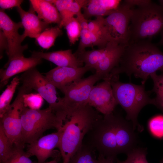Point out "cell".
Returning a JSON list of instances; mask_svg holds the SVG:
<instances>
[{
  "instance_id": "cell-21",
  "label": "cell",
  "mask_w": 163,
  "mask_h": 163,
  "mask_svg": "<svg viewBox=\"0 0 163 163\" xmlns=\"http://www.w3.org/2000/svg\"><path fill=\"white\" fill-rule=\"evenodd\" d=\"M51 1L60 14L61 22L58 26L61 29L68 20L81 12V9L85 4L83 0H51Z\"/></svg>"
},
{
  "instance_id": "cell-14",
  "label": "cell",
  "mask_w": 163,
  "mask_h": 163,
  "mask_svg": "<svg viewBox=\"0 0 163 163\" xmlns=\"http://www.w3.org/2000/svg\"><path fill=\"white\" fill-rule=\"evenodd\" d=\"M92 69L86 65L77 68L57 66L45 73V76L61 91L65 87L81 79L86 72Z\"/></svg>"
},
{
  "instance_id": "cell-23",
  "label": "cell",
  "mask_w": 163,
  "mask_h": 163,
  "mask_svg": "<svg viewBox=\"0 0 163 163\" xmlns=\"http://www.w3.org/2000/svg\"><path fill=\"white\" fill-rule=\"evenodd\" d=\"M96 152L91 145L83 142L82 145L69 163H98Z\"/></svg>"
},
{
  "instance_id": "cell-11",
  "label": "cell",
  "mask_w": 163,
  "mask_h": 163,
  "mask_svg": "<svg viewBox=\"0 0 163 163\" xmlns=\"http://www.w3.org/2000/svg\"><path fill=\"white\" fill-rule=\"evenodd\" d=\"M23 27L21 22L14 21L3 10H0V28L3 32L8 44L6 51L8 56V63L11 60L24 56L23 53L28 47L27 45H21L23 41L18 32Z\"/></svg>"
},
{
  "instance_id": "cell-6",
  "label": "cell",
  "mask_w": 163,
  "mask_h": 163,
  "mask_svg": "<svg viewBox=\"0 0 163 163\" xmlns=\"http://www.w3.org/2000/svg\"><path fill=\"white\" fill-rule=\"evenodd\" d=\"M21 142L24 145L41 137L46 130H59L62 120L49 107L43 109H32L24 106L21 113Z\"/></svg>"
},
{
  "instance_id": "cell-33",
  "label": "cell",
  "mask_w": 163,
  "mask_h": 163,
  "mask_svg": "<svg viewBox=\"0 0 163 163\" xmlns=\"http://www.w3.org/2000/svg\"><path fill=\"white\" fill-rule=\"evenodd\" d=\"M43 99L38 93L26 94L24 95V104L25 107L31 109H39L43 104Z\"/></svg>"
},
{
  "instance_id": "cell-41",
  "label": "cell",
  "mask_w": 163,
  "mask_h": 163,
  "mask_svg": "<svg viewBox=\"0 0 163 163\" xmlns=\"http://www.w3.org/2000/svg\"><path fill=\"white\" fill-rule=\"evenodd\" d=\"M160 5L163 8V0H158Z\"/></svg>"
},
{
  "instance_id": "cell-28",
  "label": "cell",
  "mask_w": 163,
  "mask_h": 163,
  "mask_svg": "<svg viewBox=\"0 0 163 163\" xmlns=\"http://www.w3.org/2000/svg\"><path fill=\"white\" fill-rule=\"evenodd\" d=\"M150 77L153 82V87L151 91L156 94L154 98L155 106L163 113V72L160 75H157L156 73H154Z\"/></svg>"
},
{
  "instance_id": "cell-19",
  "label": "cell",
  "mask_w": 163,
  "mask_h": 163,
  "mask_svg": "<svg viewBox=\"0 0 163 163\" xmlns=\"http://www.w3.org/2000/svg\"><path fill=\"white\" fill-rule=\"evenodd\" d=\"M121 1L120 0H89L83 8V14L88 20L93 17L107 16L119 7Z\"/></svg>"
},
{
  "instance_id": "cell-9",
  "label": "cell",
  "mask_w": 163,
  "mask_h": 163,
  "mask_svg": "<svg viewBox=\"0 0 163 163\" xmlns=\"http://www.w3.org/2000/svg\"><path fill=\"white\" fill-rule=\"evenodd\" d=\"M19 78L22 85L37 91L47 102L49 107L56 115L64 111L62 97L57 96L56 88L36 67L23 72Z\"/></svg>"
},
{
  "instance_id": "cell-38",
  "label": "cell",
  "mask_w": 163,
  "mask_h": 163,
  "mask_svg": "<svg viewBox=\"0 0 163 163\" xmlns=\"http://www.w3.org/2000/svg\"><path fill=\"white\" fill-rule=\"evenodd\" d=\"M98 163H115L114 160L110 158H106L103 155L98 154L97 157ZM116 163H122V161L118 159L117 160Z\"/></svg>"
},
{
  "instance_id": "cell-16",
  "label": "cell",
  "mask_w": 163,
  "mask_h": 163,
  "mask_svg": "<svg viewBox=\"0 0 163 163\" xmlns=\"http://www.w3.org/2000/svg\"><path fill=\"white\" fill-rule=\"evenodd\" d=\"M42 59L31 56H24L14 59L6 63L4 68L0 70V88L8 83L10 78L19 73L24 72L41 64Z\"/></svg>"
},
{
  "instance_id": "cell-34",
  "label": "cell",
  "mask_w": 163,
  "mask_h": 163,
  "mask_svg": "<svg viewBox=\"0 0 163 163\" xmlns=\"http://www.w3.org/2000/svg\"><path fill=\"white\" fill-rule=\"evenodd\" d=\"M23 1L22 0H0V7L3 10L14 7H17L20 6Z\"/></svg>"
},
{
  "instance_id": "cell-31",
  "label": "cell",
  "mask_w": 163,
  "mask_h": 163,
  "mask_svg": "<svg viewBox=\"0 0 163 163\" xmlns=\"http://www.w3.org/2000/svg\"><path fill=\"white\" fill-rule=\"evenodd\" d=\"M146 148L137 147L126 155V159L123 163H149L146 159Z\"/></svg>"
},
{
  "instance_id": "cell-17",
  "label": "cell",
  "mask_w": 163,
  "mask_h": 163,
  "mask_svg": "<svg viewBox=\"0 0 163 163\" xmlns=\"http://www.w3.org/2000/svg\"><path fill=\"white\" fill-rule=\"evenodd\" d=\"M17 9L24 28V31L21 35L23 41L27 37L36 38L48 27L49 24L40 18L31 6L28 11L24 10L21 6L17 7Z\"/></svg>"
},
{
  "instance_id": "cell-10",
  "label": "cell",
  "mask_w": 163,
  "mask_h": 163,
  "mask_svg": "<svg viewBox=\"0 0 163 163\" xmlns=\"http://www.w3.org/2000/svg\"><path fill=\"white\" fill-rule=\"evenodd\" d=\"M101 79L103 80L102 76L95 72L93 75L81 78L64 88L61 91L64 94L62 101L65 110L87 104L94 84Z\"/></svg>"
},
{
  "instance_id": "cell-29",
  "label": "cell",
  "mask_w": 163,
  "mask_h": 163,
  "mask_svg": "<svg viewBox=\"0 0 163 163\" xmlns=\"http://www.w3.org/2000/svg\"><path fill=\"white\" fill-rule=\"evenodd\" d=\"M66 29L69 43L74 44L80 38L82 28L75 17H74L68 20L64 27Z\"/></svg>"
},
{
  "instance_id": "cell-35",
  "label": "cell",
  "mask_w": 163,
  "mask_h": 163,
  "mask_svg": "<svg viewBox=\"0 0 163 163\" xmlns=\"http://www.w3.org/2000/svg\"><path fill=\"white\" fill-rule=\"evenodd\" d=\"M75 18L79 23L82 30H88L89 20L85 18L81 12L78 13Z\"/></svg>"
},
{
  "instance_id": "cell-8",
  "label": "cell",
  "mask_w": 163,
  "mask_h": 163,
  "mask_svg": "<svg viewBox=\"0 0 163 163\" xmlns=\"http://www.w3.org/2000/svg\"><path fill=\"white\" fill-rule=\"evenodd\" d=\"M32 90L22 85L18 89L17 96L13 102L0 118V126L11 142L18 147H24L21 142L22 124L21 113L24 106V95Z\"/></svg>"
},
{
  "instance_id": "cell-13",
  "label": "cell",
  "mask_w": 163,
  "mask_h": 163,
  "mask_svg": "<svg viewBox=\"0 0 163 163\" xmlns=\"http://www.w3.org/2000/svg\"><path fill=\"white\" fill-rule=\"evenodd\" d=\"M103 80L93 86L87 104L99 113L106 115L113 112L118 104L113 94L110 80Z\"/></svg>"
},
{
  "instance_id": "cell-4",
  "label": "cell",
  "mask_w": 163,
  "mask_h": 163,
  "mask_svg": "<svg viewBox=\"0 0 163 163\" xmlns=\"http://www.w3.org/2000/svg\"><path fill=\"white\" fill-rule=\"evenodd\" d=\"M118 79L119 77H114L110 80L116 100L126 111V119L132 122L135 130L141 132L144 128L138 121V114L147 105L155 106V98L149 97V94L152 92L151 91H145V85L123 83Z\"/></svg>"
},
{
  "instance_id": "cell-22",
  "label": "cell",
  "mask_w": 163,
  "mask_h": 163,
  "mask_svg": "<svg viewBox=\"0 0 163 163\" xmlns=\"http://www.w3.org/2000/svg\"><path fill=\"white\" fill-rule=\"evenodd\" d=\"M101 36L88 30H82L79 43L77 50L75 52L78 53L84 51L87 47H98L99 49L105 47L108 43Z\"/></svg>"
},
{
  "instance_id": "cell-1",
  "label": "cell",
  "mask_w": 163,
  "mask_h": 163,
  "mask_svg": "<svg viewBox=\"0 0 163 163\" xmlns=\"http://www.w3.org/2000/svg\"><path fill=\"white\" fill-rule=\"evenodd\" d=\"M113 112L98 119L83 141L98 154L115 161L118 155L137 147L138 137L132 122Z\"/></svg>"
},
{
  "instance_id": "cell-7",
  "label": "cell",
  "mask_w": 163,
  "mask_h": 163,
  "mask_svg": "<svg viewBox=\"0 0 163 163\" xmlns=\"http://www.w3.org/2000/svg\"><path fill=\"white\" fill-rule=\"evenodd\" d=\"M134 7L124 1L119 7L102 19L103 28L109 42L128 45L129 26Z\"/></svg>"
},
{
  "instance_id": "cell-27",
  "label": "cell",
  "mask_w": 163,
  "mask_h": 163,
  "mask_svg": "<svg viewBox=\"0 0 163 163\" xmlns=\"http://www.w3.org/2000/svg\"><path fill=\"white\" fill-rule=\"evenodd\" d=\"M16 147L11 142L0 126V163L5 161L14 152Z\"/></svg>"
},
{
  "instance_id": "cell-36",
  "label": "cell",
  "mask_w": 163,
  "mask_h": 163,
  "mask_svg": "<svg viewBox=\"0 0 163 163\" xmlns=\"http://www.w3.org/2000/svg\"><path fill=\"white\" fill-rule=\"evenodd\" d=\"M0 59L2 57L3 53L4 50L6 51L8 48V44L5 37L2 31L0 30Z\"/></svg>"
},
{
  "instance_id": "cell-26",
  "label": "cell",
  "mask_w": 163,
  "mask_h": 163,
  "mask_svg": "<svg viewBox=\"0 0 163 163\" xmlns=\"http://www.w3.org/2000/svg\"><path fill=\"white\" fill-rule=\"evenodd\" d=\"M104 48L88 51L85 50L74 54L85 65L95 69L101 58Z\"/></svg>"
},
{
  "instance_id": "cell-39",
  "label": "cell",
  "mask_w": 163,
  "mask_h": 163,
  "mask_svg": "<svg viewBox=\"0 0 163 163\" xmlns=\"http://www.w3.org/2000/svg\"><path fill=\"white\" fill-rule=\"evenodd\" d=\"M161 38L160 40L158 43V45H163V30L161 32Z\"/></svg>"
},
{
  "instance_id": "cell-25",
  "label": "cell",
  "mask_w": 163,
  "mask_h": 163,
  "mask_svg": "<svg viewBox=\"0 0 163 163\" xmlns=\"http://www.w3.org/2000/svg\"><path fill=\"white\" fill-rule=\"evenodd\" d=\"M19 77H14L0 96V117L8 108L18 86L20 83Z\"/></svg>"
},
{
  "instance_id": "cell-5",
  "label": "cell",
  "mask_w": 163,
  "mask_h": 163,
  "mask_svg": "<svg viewBox=\"0 0 163 163\" xmlns=\"http://www.w3.org/2000/svg\"><path fill=\"white\" fill-rule=\"evenodd\" d=\"M163 30V8L151 2L134 8L129 26V43L152 37Z\"/></svg>"
},
{
  "instance_id": "cell-20",
  "label": "cell",
  "mask_w": 163,
  "mask_h": 163,
  "mask_svg": "<svg viewBox=\"0 0 163 163\" xmlns=\"http://www.w3.org/2000/svg\"><path fill=\"white\" fill-rule=\"evenodd\" d=\"M30 6L41 19L50 24H57L61 22L60 14L51 0H30Z\"/></svg>"
},
{
  "instance_id": "cell-12",
  "label": "cell",
  "mask_w": 163,
  "mask_h": 163,
  "mask_svg": "<svg viewBox=\"0 0 163 163\" xmlns=\"http://www.w3.org/2000/svg\"><path fill=\"white\" fill-rule=\"evenodd\" d=\"M62 132L61 128L55 133L42 136L28 144L27 152L30 157L35 156L37 163H44L50 157L58 158L60 153L54 149L58 148Z\"/></svg>"
},
{
  "instance_id": "cell-42",
  "label": "cell",
  "mask_w": 163,
  "mask_h": 163,
  "mask_svg": "<svg viewBox=\"0 0 163 163\" xmlns=\"http://www.w3.org/2000/svg\"><path fill=\"white\" fill-rule=\"evenodd\" d=\"M160 163H163V158L160 161Z\"/></svg>"
},
{
  "instance_id": "cell-3",
  "label": "cell",
  "mask_w": 163,
  "mask_h": 163,
  "mask_svg": "<svg viewBox=\"0 0 163 163\" xmlns=\"http://www.w3.org/2000/svg\"><path fill=\"white\" fill-rule=\"evenodd\" d=\"M102 115L88 104L67 108L62 120L58 149L63 163H69L82 145L87 134Z\"/></svg>"
},
{
  "instance_id": "cell-24",
  "label": "cell",
  "mask_w": 163,
  "mask_h": 163,
  "mask_svg": "<svg viewBox=\"0 0 163 163\" xmlns=\"http://www.w3.org/2000/svg\"><path fill=\"white\" fill-rule=\"evenodd\" d=\"M62 34L61 28L58 26L48 27L36 39L40 46L43 49H48L54 45L56 38Z\"/></svg>"
},
{
  "instance_id": "cell-40",
  "label": "cell",
  "mask_w": 163,
  "mask_h": 163,
  "mask_svg": "<svg viewBox=\"0 0 163 163\" xmlns=\"http://www.w3.org/2000/svg\"><path fill=\"white\" fill-rule=\"evenodd\" d=\"M58 158H55L52 161L46 162H44V163H57L58 162Z\"/></svg>"
},
{
  "instance_id": "cell-18",
  "label": "cell",
  "mask_w": 163,
  "mask_h": 163,
  "mask_svg": "<svg viewBox=\"0 0 163 163\" xmlns=\"http://www.w3.org/2000/svg\"><path fill=\"white\" fill-rule=\"evenodd\" d=\"M31 56L46 59L59 67L77 68L83 64L71 49L46 53L34 51L31 52Z\"/></svg>"
},
{
  "instance_id": "cell-2",
  "label": "cell",
  "mask_w": 163,
  "mask_h": 163,
  "mask_svg": "<svg viewBox=\"0 0 163 163\" xmlns=\"http://www.w3.org/2000/svg\"><path fill=\"white\" fill-rule=\"evenodd\" d=\"M158 70L163 72V53L150 40L129 43L126 46L118 66L110 75V78L125 73L142 79L145 85L150 75Z\"/></svg>"
},
{
  "instance_id": "cell-32",
  "label": "cell",
  "mask_w": 163,
  "mask_h": 163,
  "mask_svg": "<svg viewBox=\"0 0 163 163\" xmlns=\"http://www.w3.org/2000/svg\"><path fill=\"white\" fill-rule=\"evenodd\" d=\"M16 147L14 152L2 163H37L32 161L30 159L27 153L24 151V148Z\"/></svg>"
},
{
  "instance_id": "cell-30",
  "label": "cell",
  "mask_w": 163,
  "mask_h": 163,
  "mask_svg": "<svg viewBox=\"0 0 163 163\" xmlns=\"http://www.w3.org/2000/svg\"><path fill=\"white\" fill-rule=\"evenodd\" d=\"M148 126L150 134L158 139L163 138V115L158 114L151 118Z\"/></svg>"
},
{
  "instance_id": "cell-37",
  "label": "cell",
  "mask_w": 163,
  "mask_h": 163,
  "mask_svg": "<svg viewBox=\"0 0 163 163\" xmlns=\"http://www.w3.org/2000/svg\"><path fill=\"white\" fill-rule=\"evenodd\" d=\"M124 1L126 3L134 7L141 6L151 2L152 1L149 0H126Z\"/></svg>"
},
{
  "instance_id": "cell-15",
  "label": "cell",
  "mask_w": 163,
  "mask_h": 163,
  "mask_svg": "<svg viewBox=\"0 0 163 163\" xmlns=\"http://www.w3.org/2000/svg\"><path fill=\"white\" fill-rule=\"evenodd\" d=\"M128 45L115 42H109L105 47L95 69L103 78V80L110 79L112 70L118 66L121 57Z\"/></svg>"
}]
</instances>
